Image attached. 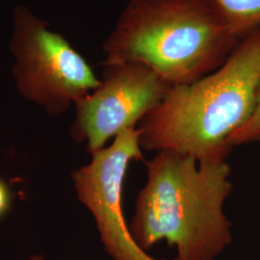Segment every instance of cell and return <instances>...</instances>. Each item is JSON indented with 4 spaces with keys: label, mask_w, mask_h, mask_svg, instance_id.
Segmentation results:
<instances>
[{
    "label": "cell",
    "mask_w": 260,
    "mask_h": 260,
    "mask_svg": "<svg viewBox=\"0 0 260 260\" xmlns=\"http://www.w3.org/2000/svg\"><path fill=\"white\" fill-rule=\"evenodd\" d=\"M28 260H45V258L42 255H33Z\"/></svg>",
    "instance_id": "10"
},
{
    "label": "cell",
    "mask_w": 260,
    "mask_h": 260,
    "mask_svg": "<svg viewBox=\"0 0 260 260\" xmlns=\"http://www.w3.org/2000/svg\"><path fill=\"white\" fill-rule=\"evenodd\" d=\"M140 130H124L108 148L93 151L89 164L73 174L78 200L93 214L105 251L114 260L157 259L134 241L122 213L121 195L131 161L143 160ZM172 260H177V258Z\"/></svg>",
    "instance_id": "6"
},
{
    "label": "cell",
    "mask_w": 260,
    "mask_h": 260,
    "mask_svg": "<svg viewBox=\"0 0 260 260\" xmlns=\"http://www.w3.org/2000/svg\"><path fill=\"white\" fill-rule=\"evenodd\" d=\"M260 142V82L255 93L254 105L251 116L229 139V146L233 149L236 146Z\"/></svg>",
    "instance_id": "8"
},
{
    "label": "cell",
    "mask_w": 260,
    "mask_h": 260,
    "mask_svg": "<svg viewBox=\"0 0 260 260\" xmlns=\"http://www.w3.org/2000/svg\"><path fill=\"white\" fill-rule=\"evenodd\" d=\"M11 205V193L7 184L0 178V219L8 212Z\"/></svg>",
    "instance_id": "9"
},
{
    "label": "cell",
    "mask_w": 260,
    "mask_h": 260,
    "mask_svg": "<svg viewBox=\"0 0 260 260\" xmlns=\"http://www.w3.org/2000/svg\"><path fill=\"white\" fill-rule=\"evenodd\" d=\"M233 34L242 40L260 28V0H216Z\"/></svg>",
    "instance_id": "7"
},
{
    "label": "cell",
    "mask_w": 260,
    "mask_h": 260,
    "mask_svg": "<svg viewBox=\"0 0 260 260\" xmlns=\"http://www.w3.org/2000/svg\"><path fill=\"white\" fill-rule=\"evenodd\" d=\"M10 51L19 93L52 117L101 84L83 56L25 6L14 10Z\"/></svg>",
    "instance_id": "4"
},
{
    "label": "cell",
    "mask_w": 260,
    "mask_h": 260,
    "mask_svg": "<svg viewBox=\"0 0 260 260\" xmlns=\"http://www.w3.org/2000/svg\"><path fill=\"white\" fill-rule=\"evenodd\" d=\"M260 82V28L242 39L210 75L172 87L140 126V146L165 149L199 162L226 158L228 142L251 116Z\"/></svg>",
    "instance_id": "3"
},
{
    "label": "cell",
    "mask_w": 260,
    "mask_h": 260,
    "mask_svg": "<svg viewBox=\"0 0 260 260\" xmlns=\"http://www.w3.org/2000/svg\"><path fill=\"white\" fill-rule=\"evenodd\" d=\"M240 41L216 0H130L103 45L104 65L142 64L176 87L218 70Z\"/></svg>",
    "instance_id": "2"
},
{
    "label": "cell",
    "mask_w": 260,
    "mask_h": 260,
    "mask_svg": "<svg viewBox=\"0 0 260 260\" xmlns=\"http://www.w3.org/2000/svg\"><path fill=\"white\" fill-rule=\"evenodd\" d=\"M171 88L142 64L104 65L100 86L75 103L74 139L85 143L91 153L103 149L108 140L156 109Z\"/></svg>",
    "instance_id": "5"
},
{
    "label": "cell",
    "mask_w": 260,
    "mask_h": 260,
    "mask_svg": "<svg viewBox=\"0 0 260 260\" xmlns=\"http://www.w3.org/2000/svg\"><path fill=\"white\" fill-rule=\"evenodd\" d=\"M147 182L136 200L129 230L144 251L161 240L177 260H214L233 242L223 211L233 190L225 158L199 162L165 149L146 163Z\"/></svg>",
    "instance_id": "1"
}]
</instances>
